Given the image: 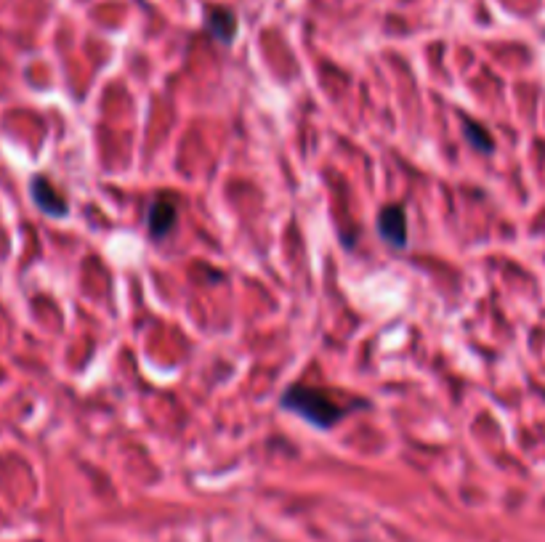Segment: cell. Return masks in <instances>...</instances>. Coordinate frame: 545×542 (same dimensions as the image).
I'll list each match as a JSON object with an SVG mask.
<instances>
[{
  "mask_svg": "<svg viewBox=\"0 0 545 542\" xmlns=\"http://www.w3.org/2000/svg\"><path fill=\"white\" fill-rule=\"evenodd\" d=\"M282 407L290 412H296L306 423H312L317 428H333L338 420L343 418V407L330 399V394L317 391V388L293 386L282 394Z\"/></svg>",
  "mask_w": 545,
  "mask_h": 542,
  "instance_id": "cell-1",
  "label": "cell"
},
{
  "mask_svg": "<svg viewBox=\"0 0 545 542\" xmlns=\"http://www.w3.org/2000/svg\"><path fill=\"white\" fill-rule=\"evenodd\" d=\"M378 232L391 248L402 250L407 245V213L402 205H389L378 216Z\"/></svg>",
  "mask_w": 545,
  "mask_h": 542,
  "instance_id": "cell-2",
  "label": "cell"
},
{
  "mask_svg": "<svg viewBox=\"0 0 545 542\" xmlns=\"http://www.w3.org/2000/svg\"><path fill=\"white\" fill-rule=\"evenodd\" d=\"M30 194H32V202H35L46 216L51 218L67 216V200H64L62 194L56 192L54 184H51L46 176H35V179L30 181Z\"/></svg>",
  "mask_w": 545,
  "mask_h": 542,
  "instance_id": "cell-3",
  "label": "cell"
},
{
  "mask_svg": "<svg viewBox=\"0 0 545 542\" xmlns=\"http://www.w3.org/2000/svg\"><path fill=\"white\" fill-rule=\"evenodd\" d=\"M176 218H179V210L173 205L171 200H157L152 208H149V237L152 240H163L168 234L173 232V226H176Z\"/></svg>",
  "mask_w": 545,
  "mask_h": 542,
  "instance_id": "cell-4",
  "label": "cell"
},
{
  "mask_svg": "<svg viewBox=\"0 0 545 542\" xmlns=\"http://www.w3.org/2000/svg\"><path fill=\"white\" fill-rule=\"evenodd\" d=\"M208 30L213 32V38L221 40V43H232L234 35H237V16L229 11V8H211L208 11Z\"/></svg>",
  "mask_w": 545,
  "mask_h": 542,
  "instance_id": "cell-5",
  "label": "cell"
},
{
  "mask_svg": "<svg viewBox=\"0 0 545 542\" xmlns=\"http://www.w3.org/2000/svg\"><path fill=\"white\" fill-rule=\"evenodd\" d=\"M463 131H466V139H468V144H471V147L479 149V152H492V136L487 133V128L476 125L474 120H466Z\"/></svg>",
  "mask_w": 545,
  "mask_h": 542,
  "instance_id": "cell-6",
  "label": "cell"
}]
</instances>
